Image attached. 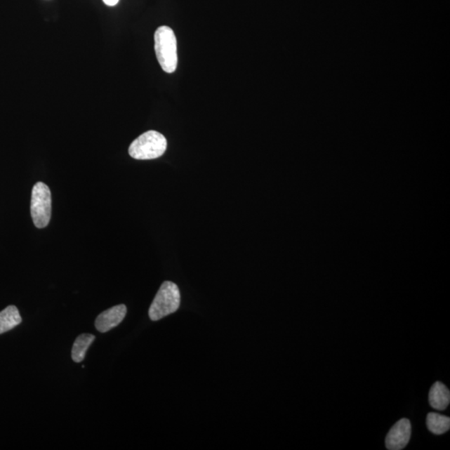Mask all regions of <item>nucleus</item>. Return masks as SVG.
I'll return each instance as SVG.
<instances>
[{
	"mask_svg": "<svg viewBox=\"0 0 450 450\" xmlns=\"http://www.w3.org/2000/svg\"><path fill=\"white\" fill-rule=\"evenodd\" d=\"M154 51L164 72H175L178 65L177 39L171 28L161 26L155 31Z\"/></svg>",
	"mask_w": 450,
	"mask_h": 450,
	"instance_id": "1",
	"label": "nucleus"
},
{
	"mask_svg": "<svg viewBox=\"0 0 450 450\" xmlns=\"http://www.w3.org/2000/svg\"><path fill=\"white\" fill-rule=\"evenodd\" d=\"M167 150V140L157 131H147L132 142L128 154L139 160L154 159L161 157Z\"/></svg>",
	"mask_w": 450,
	"mask_h": 450,
	"instance_id": "2",
	"label": "nucleus"
},
{
	"mask_svg": "<svg viewBox=\"0 0 450 450\" xmlns=\"http://www.w3.org/2000/svg\"><path fill=\"white\" fill-rule=\"evenodd\" d=\"M180 305L179 287L171 282H164L150 305L149 316L153 322H158L175 313Z\"/></svg>",
	"mask_w": 450,
	"mask_h": 450,
	"instance_id": "3",
	"label": "nucleus"
},
{
	"mask_svg": "<svg viewBox=\"0 0 450 450\" xmlns=\"http://www.w3.org/2000/svg\"><path fill=\"white\" fill-rule=\"evenodd\" d=\"M51 192L50 188L42 182L35 184L31 196V216L35 227L46 228L51 219Z\"/></svg>",
	"mask_w": 450,
	"mask_h": 450,
	"instance_id": "4",
	"label": "nucleus"
},
{
	"mask_svg": "<svg viewBox=\"0 0 450 450\" xmlns=\"http://www.w3.org/2000/svg\"><path fill=\"white\" fill-rule=\"evenodd\" d=\"M411 423L408 418H402L391 428L385 439L386 448L390 450H400L406 447L411 437Z\"/></svg>",
	"mask_w": 450,
	"mask_h": 450,
	"instance_id": "5",
	"label": "nucleus"
},
{
	"mask_svg": "<svg viewBox=\"0 0 450 450\" xmlns=\"http://www.w3.org/2000/svg\"><path fill=\"white\" fill-rule=\"evenodd\" d=\"M127 313L126 306L119 305L107 310L98 316L95 320V328L100 333H106L121 323Z\"/></svg>",
	"mask_w": 450,
	"mask_h": 450,
	"instance_id": "6",
	"label": "nucleus"
},
{
	"mask_svg": "<svg viewBox=\"0 0 450 450\" xmlns=\"http://www.w3.org/2000/svg\"><path fill=\"white\" fill-rule=\"evenodd\" d=\"M429 401L432 408L437 411H444L450 403V393L443 383L436 382L431 387Z\"/></svg>",
	"mask_w": 450,
	"mask_h": 450,
	"instance_id": "7",
	"label": "nucleus"
},
{
	"mask_svg": "<svg viewBox=\"0 0 450 450\" xmlns=\"http://www.w3.org/2000/svg\"><path fill=\"white\" fill-rule=\"evenodd\" d=\"M22 322L19 310L13 305L0 312V335L11 331Z\"/></svg>",
	"mask_w": 450,
	"mask_h": 450,
	"instance_id": "8",
	"label": "nucleus"
},
{
	"mask_svg": "<svg viewBox=\"0 0 450 450\" xmlns=\"http://www.w3.org/2000/svg\"><path fill=\"white\" fill-rule=\"evenodd\" d=\"M426 425L428 429L435 435H443L449 430L450 418L438 413L428 414Z\"/></svg>",
	"mask_w": 450,
	"mask_h": 450,
	"instance_id": "9",
	"label": "nucleus"
},
{
	"mask_svg": "<svg viewBox=\"0 0 450 450\" xmlns=\"http://www.w3.org/2000/svg\"><path fill=\"white\" fill-rule=\"evenodd\" d=\"M95 340V336L91 335V333H83L75 340L72 349V359L74 362H82L86 357L88 348Z\"/></svg>",
	"mask_w": 450,
	"mask_h": 450,
	"instance_id": "10",
	"label": "nucleus"
},
{
	"mask_svg": "<svg viewBox=\"0 0 450 450\" xmlns=\"http://www.w3.org/2000/svg\"><path fill=\"white\" fill-rule=\"evenodd\" d=\"M119 0H103V2L108 6H115L119 3Z\"/></svg>",
	"mask_w": 450,
	"mask_h": 450,
	"instance_id": "11",
	"label": "nucleus"
}]
</instances>
